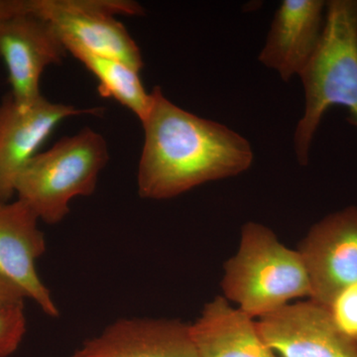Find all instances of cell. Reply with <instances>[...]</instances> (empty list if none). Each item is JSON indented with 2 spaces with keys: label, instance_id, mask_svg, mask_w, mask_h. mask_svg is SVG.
Returning <instances> with one entry per match:
<instances>
[{
  "label": "cell",
  "instance_id": "cell-2",
  "mask_svg": "<svg viewBox=\"0 0 357 357\" xmlns=\"http://www.w3.org/2000/svg\"><path fill=\"white\" fill-rule=\"evenodd\" d=\"M299 77L306 105L294 134V149L304 166L314 134L332 107L347 109V121L357 129V0L326 1L321 38Z\"/></svg>",
  "mask_w": 357,
  "mask_h": 357
},
{
  "label": "cell",
  "instance_id": "cell-4",
  "mask_svg": "<svg viewBox=\"0 0 357 357\" xmlns=\"http://www.w3.org/2000/svg\"><path fill=\"white\" fill-rule=\"evenodd\" d=\"M109 159L102 134L84 128L35 155L16 178L15 195L40 220L56 225L67 217L73 199L96 191Z\"/></svg>",
  "mask_w": 357,
  "mask_h": 357
},
{
  "label": "cell",
  "instance_id": "cell-5",
  "mask_svg": "<svg viewBox=\"0 0 357 357\" xmlns=\"http://www.w3.org/2000/svg\"><path fill=\"white\" fill-rule=\"evenodd\" d=\"M31 13L57 30L65 47L79 48L121 61L141 72L139 47L116 16L142 15L144 9L130 0H31Z\"/></svg>",
  "mask_w": 357,
  "mask_h": 357
},
{
  "label": "cell",
  "instance_id": "cell-18",
  "mask_svg": "<svg viewBox=\"0 0 357 357\" xmlns=\"http://www.w3.org/2000/svg\"><path fill=\"white\" fill-rule=\"evenodd\" d=\"M26 298L15 286L0 276V304L24 301Z\"/></svg>",
  "mask_w": 357,
  "mask_h": 357
},
{
  "label": "cell",
  "instance_id": "cell-15",
  "mask_svg": "<svg viewBox=\"0 0 357 357\" xmlns=\"http://www.w3.org/2000/svg\"><path fill=\"white\" fill-rule=\"evenodd\" d=\"M26 325L24 301L0 304V357H8L20 347Z\"/></svg>",
  "mask_w": 357,
  "mask_h": 357
},
{
  "label": "cell",
  "instance_id": "cell-6",
  "mask_svg": "<svg viewBox=\"0 0 357 357\" xmlns=\"http://www.w3.org/2000/svg\"><path fill=\"white\" fill-rule=\"evenodd\" d=\"M102 112L100 107L52 102L43 96L30 105L16 102L11 93L6 96L0 102V204L13 199L18 175L61 122Z\"/></svg>",
  "mask_w": 357,
  "mask_h": 357
},
{
  "label": "cell",
  "instance_id": "cell-7",
  "mask_svg": "<svg viewBox=\"0 0 357 357\" xmlns=\"http://www.w3.org/2000/svg\"><path fill=\"white\" fill-rule=\"evenodd\" d=\"M311 284L310 300L330 307L357 283V208L349 206L312 225L298 249Z\"/></svg>",
  "mask_w": 357,
  "mask_h": 357
},
{
  "label": "cell",
  "instance_id": "cell-8",
  "mask_svg": "<svg viewBox=\"0 0 357 357\" xmlns=\"http://www.w3.org/2000/svg\"><path fill=\"white\" fill-rule=\"evenodd\" d=\"M257 326L279 357H357V340L338 328L328 307L310 299L258 319Z\"/></svg>",
  "mask_w": 357,
  "mask_h": 357
},
{
  "label": "cell",
  "instance_id": "cell-16",
  "mask_svg": "<svg viewBox=\"0 0 357 357\" xmlns=\"http://www.w3.org/2000/svg\"><path fill=\"white\" fill-rule=\"evenodd\" d=\"M328 310L338 328L357 340V283L340 291Z\"/></svg>",
  "mask_w": 357,
  "mask_h": 357
},
{
  "label": "cell",
  "instance_id": "cell-1",
  "mask_svg": "<svg viewBox=\"0 0 357 357\" xmlns=\"http://www.w3.org/2000/svg\"><path fill=\"white\" fill-rule=\"evenodd\" d=\"M143 121L138 166L139 196L175 198L199 185L245 172L253 163L250 143L218 122L181 109L155 86Z\"/></svg>",
  "mask_w": 357,
  "mask_h": 357
},
{
  "label": "cell",
  "instance_id": "cell-13",
  "mask_svg": "<svg viewBox=\"0 0 357 357\" xmlns=\"http://www.w3.org/2000/svg\"><path fill=\"white\" fill-rule=\"evenodd\" d=\"M199 357H279L263 340L257 321L218 296L190 324Z\"/></svg>",
  "mask_w": 357,
  "mask_h": 357
},
{
  "label": "cell",
  "instance_id": "cell-3",
  "mask_svg": "<svg viewBox=\"0 0 357 357\" xmlns=\"http://www.w3.org/2000/svg\"><path fill=\"white\" fill-rule=\"evenodd\" d=\"M223 297L255 318L298 298H310L311 284L299 251L287 248L269 227L249 222L236 255L225 264Z\"/></svg>",
  "mask_w": 357,
  "mask_h": 357
},
{
  "label": "cell",
  "instance_id": "cell-9",
  "mask_svg": "<svg viewBox=\"0 0 357 357\" xmlns=\"http://www.w3.org/2000/svg\"><path fill=\"white\" fill-rule=\"evenodd\" d=\"M67 52L57 30L41 16L29 11L7 20L0 28V57L14 100L30 105L41 98L42 74L60 63Z\"/></svg>",
  "mask_w": 357,
  "mask_h": 357
},
{
  "label": "cell",
  "instance_id": "cell-12",
  "mask_svg": "<svg viewBox=\"0 0 357 357\" xmlns=\"http://www.w3.org/2000/svg\"><path fill=\"white\" fill-rule=\"evenodd\" d=\"M326 1L284 0L258 60L284 82L299 76L314 55L325 25Z\"/></svg>",
  "mask_w": 357,
  "mask_h": 357
},
{
  "label": "cell",
  "instance_id": "cell-14",
  "mask_svg": "<svg viewBox=\"0 0 357 357\" xmlns=\"http://www.w3.org/2000/svg\"><path fill=\"white\" fill-rule=\"evenodd\" d=\"M66 49L96 77L100 96L116 100L143 121L151 107L152 93L145 89L140 72L121 61L95 55L74 45H67Z\"/></svg>",
  "mask_w": 357,
  "mask_h": 357
},
{
  "label": "cell",
  "instance_id": "cell-10",
  "mask_svg": "<svg viewBox=\"0 0 357 357\" xmlns=\"http://www.w3.org/2000/svg\"><path fill=\"white\" fill-rule=\"evenodd\" d=\"M39 220L20 199L0 204V276L15 286L26 299L32 300L45 314L57 318V304L37 271V260L46 251Z\"/></svg>",
  "mask_w": 357,
  "mask_h": 357
},
{
  "label": "cell",
  "instance_id": "cell-17",
  "mask_svg": "<svg viewBox=\"0 0 357 357\" xmlns=\"http://www.w3.org/2000/svg\"><path fill=\"white\" fill-rule=\"evenodd\" d=\"M31 11V0H0V28L7 20Z\"/></svg>",
  "mask_w": 357,
  "mask_h": 357
},
{
  "label": "cell",
  "instance_id": "cell-11",
  "mask_svg": "<svg viewBox=\"0 0 357 357\" xmlns=\"http://www.w3.org/2000/svg\"><path fill=\"white\" fill-rule=\"evenodd\" d=\"M70 357H199L190 324L178 319H121Z\"/></svg>",
  "mask_w": 357,
  "mask_h": 357
}]
</instances>
